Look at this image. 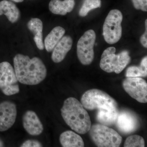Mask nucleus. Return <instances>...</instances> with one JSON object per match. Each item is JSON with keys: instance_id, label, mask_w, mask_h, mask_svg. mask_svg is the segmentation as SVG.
<instances>
[{"instance_id": "obj_1", "label": "nucleus", "mask_w": 147, "mask_h": 147, "mask_svg": "<svg viewBox=\"0 0 147 147\" xmlns=\"http://www.w3.org/2000/svg\"><path fill=\"white\" fill-rule=\"evenodd\" d=\"M14 69L18 82L24 85L34 86L42 82L47 76L46 67L40 58L30 59L18 54L13 59Z\"/></svg>"}, {"instance_id": "obj_2", "label": "nucleus", "mask_w": 147, "mask_h": 147, "mask_svg": "<svg viewBox=\"0 0 147 147\" xmlns=\"http://www.w3.org/2000/svg\"><path fill=\"white\" fill-rule=\"evenodd\" d=\"M61 111L64 120L71 129L82 134L89 131L91 126L89 115L76 98L71 97L66 99Z\"/></svg>"}, {"instance_id": "obj_3", "label": "nucleus", "mask_w": 147, "mask_h": 147, "mask_svg": "<svg viewBox=\"0 0 147 147\" xmlns=\"http://www.w3.org/2000/svg\"><path fill=\"white\" fill-rule=\"evenodd\" d=\"M81 103L88 110H118V104L113 98L105 92L93 89L85 92L81 98Z\"/></svg>"}, {"instance_id": "obj_4", "label": "nucleus", "mask_w": 147, "mask_h": 147, "mask_svg": "<svg viewBox=\"0 0 147 147\" xmlns=\"http://www.w3.org/2000/svg\"><path fill=\"white\" fill-rule=\"evenodd\" d=\"M116 51L115 47H109L102 53L100 67L105 72L119 74L130 62L131 59L128 51L124 50L116 55Z\"/></svg>"}, {"instance_id": "obj_5", "label": "nucleus", "mask_w": 147, "mask_h": 147, "mask_svg": "<svg viewBox=\"0 0 147 147\" xmlns=\"http://www.w3.org/2000/svg\"><path fill=\"white\" fill-rule=\"evenodd\" d=\"M91 138L97 146L118 147L120 146L122 137L114 129L101 124L91 126Z\"/></svg>"}, {"instance_id": "obj_6", "label": "nucleus", "mask_w": 147, "mask_h": 147, "mask_svg": "<svg viewBox=\"0 0 147 147\" xmlns=\"http://www.w3.org/2000/svg\"><path fill=\"white\" fill-rule=\"evenodd\" d=\"M122 13L118 9L110 11L105 18L102 34L105 41L108 44H115L121 39L122 34Z\"/></svg>"}, {"instance_id": "obj_7", "label": "nucleus", "mask_w": 147, "mask_h": 147, "mask_svg": "<svg viewBox=\"0 0 147 147\" xmlns=\"http://www.w3.org/2000/svg\"><path fill=\"white\" fill-rule=\"evenodd\" d=\"M0 90L4 94L9 96L20 92L14 69L8 62L0 63Z\"/></svg>"}, {"instance_id": "obj_8", "label": "nucleus", "mask_w": 147, "mask_h": 147, "mask_svg": "<svg viewBox=\"0 0 147 147\" xmlns=\"http://www.w3.org/2000/svg\"><path fill=\"white\" fill-rule=\"evenodd\" d=\"M96 39L94 30H90L84 33L78 40L77 44V55L81 63L88 65L94 59V47Z\"/></svg>"}, {"instance_id": "obj_9", "label": "nucleus", "mask_w": 147, "mask_h": 147, "mask_svg": "<svg viewBox=\"0 0 147 147\" xmlns=\"http://www.w3.org/2000/svg\"><path fill=\"white\" fill-rule=\"evenodd\" d=\"M123 86L125 90L134 99L141 103L147 102V84L140 77H127Z\"/></svg>"}, {"instance_id": "obj_10", "label": "nucleus", "mask_w": 147, "mask_h": 147, "mask_svg": "<svg viewBox=\"0 0 147 147\" xmlns=\"http://www.w3.org/2000/svg\"><path fill=\"white\" fill-rule=\"evenodd\" d=\"M17 108L13 102L9 100L0 103V131L10 128L16 121Z\"/></svg>"}, {"instance_id": "obj_11", "label": "nucleus", "mask_w": 147, "mask_h": 147, "mask_svg": "<svg viewBox=\"0 0 147 147\" xmlns=\"http://www.w3.org/2000/svg\"><path fill=\"white\" fill-rule=\"evenodd\" d=\"M23 126L26 131L32 136H38L43 131L42 123L36 113L28 110L23 117Z\"/></svg>"}, {"instance_id": "obj_12", "label": "nucleus", "mask_w": 147, "mask_h": 147, "mask_svg": "<svg viewBox=\"0 0 147 147\" xmlns=\"http://www.w3.org/2000/svg\"><path fill=\"white\" fill-rule=\"evenodd\" d=\"M116 123L119 130L125 133H131L138 125V120L135 115L126 110L119 112Z\"/></svg>"}, {"instance_id": "obj_13", "label": "nucleus", "mask_w": 147, "mask_h": 147, "mask_svg": "<svg viewBox=\"0 0 147 147\" xmlns=\"http://www.w3.org/2000/svg\"><path fill=\"white\" fill-rule=\"evenodd\" d=\"M73 40L69 36L63 37L53 50L52 59L55 63H59L63 60L67 53L71 50Z\"/></svg>"}, {"instance_id": "obj_14", "label": "nucleus", "mask_w": 147, "mask_h": 147, "mask_svg": "<svg viewBox=\"0 0 147 147\" xmlns=\"http://www.w3.org/2000/svg\"><path fill=\"white\" fill-rule=\"evenodd\" d=\"M5 15L12 24L16 23L21 17V12L16 5L10 1L3 0L0 2V16Z\"/></svg>"}, {"instance_id": "obj_15", "label": "nucleus", "mask_w": 147, "mask_h": 147, "mask_svg": "<svg viewBox=\"0 0 147 147\" xmlns=\"http://www.w3.org/2000/svg\"><path fill=\"white\" fill-rule=\"evenodd\" d=\"M28 29L34 34V40L37 47L42 50L45 48L42 38L43 24L41 20L38 18H32L27 24Z\"/></svg>"}, {"instance_id": "obj_16", "label": "nucleus", "mask_w": 147, "mask_h": 147, "mask_svg": "<svg viewBox=\"0 0 147 147\" xmlns=\"http://www.w3.org/2000/svg\"><path fill=\"white\" fill-rule=\"evenodd\" d=\"M75 4L74 0H51L49 3V10L54 14L64 16L73 10Z\"/></svg>"}, {"instance_id": "obj_17", "label": "nucleus", "mask_w": 147, "mask_h": 147, "mask_svg": "<svg viewBox=\"0 0 147 147\" xmlns=\"http://www.w3.org/2000/svg\"><path fill=\"white\" fill-rule=\"evenodd\" d=\"M60 142L63 147H83L84 143L81 136L73 131L68 130L60 136Z\"/></svg>"}, {"instance_id": "obj_18", "label": "nucleus", "mask_w": 147, "mask_h": 147, "mask_svg": "<svg viewBox=\"0 0 147 147\" xmlns=\"http://www.w3.org/2000/svg\"><path fill=\"white\" fill-rule=\"evenodd\" d=\"M65 30L60 26L55 27L50 32L44 40V46L47 52L53 51L54 47L63 37Z\"/></svg>"}, {"instance_id": "obj_19", "label": "nucleus", "mask_w": 147, "mask_h": 147, "mask_svg": "<svg viewBox=\"0 0 147 147\" xmlns=\"http://www.w3.org/2000/svg\"><path fill=\"white\" fill-rule=\"evenodd\" d=\"M118 110H98L96 114V119L101 124L108 126L116 123L118 116Z\"/></svg>"}, {"instance_id": "obj_20", "label": "nucleus", "mask_w": 147, "mask_h": 147, "mask_svg": "<svg viewBox=\"0 0 147 147\" xmlns=\"http://www.w3.org/2000/svg\"><path fill=\"white\" fill-rule=\"evenodd\" d=\"M147 75V57L142 60L139 66H130L127 69V77H145Z\"/></svg>"}, {"instance_id": "obj_21", "label": "nucleus", "mask_w": 147, "mask_h": 147, "mask_svg": "<svg viewBox=\"0 0 147 147\" xmlns=\"http://www.w3.org/2000/svg\"><path fill=\"white\" fill-rule=\"evenodd\" d=\"M100 0H85L79 10V16L85 17L88 15V12L91 10L100 7Z\"/></svg>"}, {"instance_id": "obj_22", "label": "nucleus", "mask_w": 147, "mask_h": 147, "mask_svg": "<svg viewBox=\"0 0 147 147\" xmlns=\"http://www.w3.org/2000/svg\"><path fill=\"white\" fill-rule=\"evenodd\" d=\"M124 147H145V141L144 138L139 135H131L127 138Z\"/></svg>"}, {"instance_id": "obj_23", "label": "nucleus", "mask_w": 147, "mask_h": 147, "mask_svg": "<svg viewBox=\"0 0 147 147\" xmlns=\"http://www.w3.org/2000/svg\"><path fill=\"white\" fill-rule=\"evenodd\" d=\"M134 8L141 9L143 11H147V0H131Z\"/></svg>"}, {"instance_id": "obj_24", "label": "nucleus", "mask_w": 147, "mask_h": 147, "mask_svg": "<svg viewBox=\"0 0 147 147\" xmlns=\"http://www.w3.org/2000/svg\"><path fill=\"white\" fill-rule=\"evenodd\" d=\"M40 142L34 139H29L25 141L21 145V147H42Z\"/></svg>"}, {"instance_id": "obj_25", "label": "nucleus", "mask_w": 147, "mask_h": 147, "mask_svg": "<svg viewBox=\"0 0 147 147\" xmlns=\"http://www.w3.org/2000/svg\"><path fill=\"white\" fill-rule=\"evenodd\" d=\"M140 42L144 47H147V29H146V31L144 34L141 38H140Z\"/></svg>"}, {"instance_id": "obj_26", "label": "nucleus", "mask_w": 147, "mask_h": 147, "mask_svg": "<svg viewBox=\"0 0 147 147\" xmlns=\"http://www.w3.org/2000/svg\"><path fill=\"white\" fill-rule=\"evenodd\" d=\"M4 144L3 140L0 138V147L4 146Z\"/></svg>"}, {"instance_id": "obj_27", "label": "nucleus", "mask_w": 147, "mask_h": 147, "mask_svg": "<svg viewBox=\"0 0 147 147\" xmlns=\"http://www.w3.org/2000/svg\"><path fill=\"white\" fill-rule=\"evenodd\" d=\"M10 1L16 3H21L24 1V0H10Z\"/></svg>"}]
</instances>
